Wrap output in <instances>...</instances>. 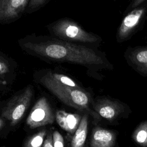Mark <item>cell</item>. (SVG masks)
I'll list each match as a JSON object with an SVG mask.
<instances>
[{"label":"cell","instance_id":"obj_10","mask_svg":"<svg viewBox=\"0 0 147 147\" xmlns=\"http://www.w3.org/2000/svg\"><path fill=\"white\" fill-rule=\"evenodd\" d=\"M114 131L100 127L94 128L92 131L90 147H114L116 142Z\"/></svg>","mask_w":147,"mask_h":147},{"label":"cell","instance_id":"obj_4","mask_svg":"<svg viewBox=\"0 0 147 147\" xmlns=\"http://www.w3.org/2000/svg\"><path fill=\"white\" fill-rule=\"evenodd\" d=\"M146 18L147 1L123 14L117 30V42L121 44L129 40L142 28Z\"/></svg>","mask_w":147,"mask_h":147},{"label":"cell","instance_id":"obj_22","mask_svg":"<svg viewBox=\"0 0 147 147\" xmlns=\"http://www.w3.org/2000/svg\"><path fill=\"white\" fill-rule=\"evenodd\" d=\"M7 84L6 82L5 81V80H2L1 78H0V84L1 85H6Z\"/></svg>","mask_w":147,"mask_h":147},{"label":"cell","instance_id":"obj_17","mask_svg":"<svg viewBox=\"0 0 147 147\" xmlns=\"http://www.w3.org/2000/svg\"><path fill=\"white\" fill-rule=\"evenodd\" d=\"M147 0H129V3L127 6L126 7V9L123 12V14L127 13L130 10H132L133 9L142 3L144 2L145 1H146Z\"/></svg>","mask_w":147,"mask_h":147},{"label":"cell","instance_id":"obj_8","mask_svg":"<svg viewBox=\"0 0 147 147\" xmlns=\"http://www.w3.org/2000/svg\"><path fill=\"white\" fill-rule=\"evenodd\" d=\"M123 56L133 69L142 76L147 77V46L129 47Z\"/></svg>","mask_w":147,"mask_h":147},{"label":"cell","instance_id":"obj_11","mask_svg":"<svg viewBox=\"0 0 147 147\" xmlns=\"http://www.w3.org/2000/svg\"><path fill=\"white\" fill-rule=\"evenodd\" d=\"M82 117L76 113H71L64 110H57L55 113V119L59 126L69 134H74L78 129Z\"/></svg>","mask_w":147,"mask_h":147},{"label":"cell","instance_id":"obj_14","mask_svg":"<svg viewBox=\"0 0 147 147\" xmlns=\"http://www.w3.org/2000/svg\"><path fill=\"white\" fill-rule=\"evenodd\" d=\"M45 136V130L37 132L27 140L24 147H42Z\"/></svg>","mask_w":147,"mask_h":147},{"label":"cell","instance_id":"obj_23","mask_svg":"<svg viewBox=\"0 0 147 147\" xmlns=\"http://www.w3.org/2000/svg\"><path fill=\"white\" fill-rule=\"evenodd\" d=\"M111 1H113L114 2H115L117 1V0H111Z\"/></svg>","mask_w":147,"mask_h":147},{"label":"cell","instance_id":"obj_6","mask_svg":"<svg viewBox=\"0 0 147 147\" xmlns=\"http://www.w3.org/2000/svg\"><path fill=\"white\" fill-rule=\"evenodd\" d=\"M55 114L45 97L40 98L31 109L26 119V125L31 129H35L47 125L52 124Z\"/></svg>","mask_w":147,"mask_h":147},{"label":"cell","instance_id":"obj_3","mask_svg":"<svg viewBox=\"0 0 147 147\" xmlns=\"http://www.w3.org/2000/svg\"><path fill=\"white\" fill-rule=\"evenodd\" d=\"M51 30L57 37L66 41H77L88 45L99 46L102 38L98 35L88 32L75 22L68 18H63L55 22Z\"/></svg>","mask_w":147,"mask_h":147},{"label":"cell","instance_id":"obj_21","mask_svg":"<svg viewBox=\"0 0 147 147\" xmlns=\"http://www.w3.org/2000/svg\"><path fill=\"white\" fill-rule=\"evenodd\" d=\"M3 125H4V122H3V120L1 118H0V130L3 126Z\"/></svg>","mask_w":147,"mask_h":147},{"label":"cell","instance_id":"obj_13","mask_svg":"<svg viewBox=\"0 0 147 147\" xmlns=\"http://www.w3.org/2000/svg\"><path fill=\"white\" fill-rule=\"evenodd\" d=\"M133 141L141 147H147V121L141 122L132 134Z\"/></svg>","mask_w":147,"mask_h":147},{"label":"cell","instance_id":"obj_18","mask_svg":"<svg viewBox=\"0 0 147 147\" xmlns=\"http://www.w3.org/2000/svg\"><path fill=\"white\" fill-rule=\"evenodd\" d=\"M9 71L8 64L3 59L0 58V76L7 74Z\"/></svg>","mask_w":147,"mask_h":147},{"label":"cell","instance_id":"obj_9","mask_svg":"<svg viewBox=\"0 0 147 147\" xmlns=\"http://www.w3.org/2000/svg\"><path fill=\"white\" fill-rule=\"evenodd\" d=\"M29 0H0V21H6L19 17Z\"/></svg>","mask_w":147,"mask_h":147},{"label":"cell","instance_id":"obj_5","mask_svg":"<svg viewBox=\"0 0 147 147\" xmlns=\"http://www.w3.org/2000/svg\"><path fill=\"white\" fill-rule=\"evenodd\" d=\"M33 95L31 86L27 87L21 93L13 97L2 112V116L7 119L11 126L16 125L28 108Z\"/></svg>","mask_w":147,"mask_h":147},{"label":"cell","instance_id":"obj_1","mask_svg":"<svg viewBox=\"0 0 147 147\" xmlns=\"http://www.w3.org/2000/svg\"><path fill=\"white\" fill-rule=\"evenodd\" d=\"M23 47L35 55L82 65L92 71L114 69L105 52L86 45L72 44L64 41L46 40L26 42Z\"/></svg>","mask_w":147,"mask_h":147},{"label":"cell","instance_id":"obj_12","mask_svg":"<svg viewBox=\"0 0 147 147\" xmlns=\"http://www.w3.org/2000/svg\"><path fill=\"white\" fill-rule=\"evenodd\" d=\"M88 131V116L84 115L79 125L74 134L71 142V147H83L85 144Z\"/></svg>","mask_w":147,"mask_h":147},{"label":"cell","instance_id":"obj_19","mask_svg":"<svg viewBox=\"0 0 147 147\" xmlns=\"http://www.w3.org/2000/svg\"><path fill=\"white\" fill-rule=\"evenodd\" d=\"M47 0H30L29 7L31 9H36L42 6Z\"/></svg>","mask_w":147,"mask_h":147},{"label":"cell","instance_id":"obj_2","mask_svg":"<svg viewBox=\"0 0 147 147\" xmlns=\"http://www.w3.org/2000/svg\"><path fill=\"white\" fill-rule=\"evenodd\" d=\"M40 82L65 105L80 110L88 109L91 95L82 87L74 88L60 84L52 77L49 71L40 79Z\"/></svg>","mask_w":147,"mask_h":147},{"label":"cell","instance_id":"obj_15","mask_svg":"<svg viewBox=\"0 0 147 147\" xmlns=\"http://www.w3.org/2000/svg\"><path fill=\"white\" fill-rule=\"evenodd\" d=\"M50 74L52 76V77L57 82L60 83V84L70 86L74 88H80V87L74 80H72L71 78L68 77V76H66L63 74H60L57 73H52L50 72Z\"/></svg>","mask_w":147,"mask_h":147},{"label":"cell","instance_id":"obj_7","mask_svg":"<svg viewBox=\"0 0 147 147\" xmlns=\"http://www.w3.org/2000/svg\"><path fill=\"white\" fill-rule=\"evenodd\" d=\"M95 113L111 123L119 119L125 111V106L119 100L109 97L97 99L93 104Z\"/></svg>","mask_w":147,"mask_h":147},{"label":"cell","instance_id":"obj_20","mask_svg":"<svg viewBox=\"0 0 147 147\" xmlns=\"http://www.w3.org/2000/svg\"><path fill=\"white\" fill-rule=\"evenodd\" d=\"M42 147H53V137L52 134L49 133L45 139Z\"/></svg>","mask_w":147,"mask_h":147},{"label":"cell","instance_id":"obj_16","mask_svg":"<svg viewBox=\"0 0 147 147\" xmlns=\"http://www.w3.org/2000/svg\"><path fill=\"white\" fill-rule=\"evenodd\" d=\"M53 147H64V139L61 134L57 130L53 133Z\"/></svg>","mask_w":147,"mask_h":147}]
</instances>
